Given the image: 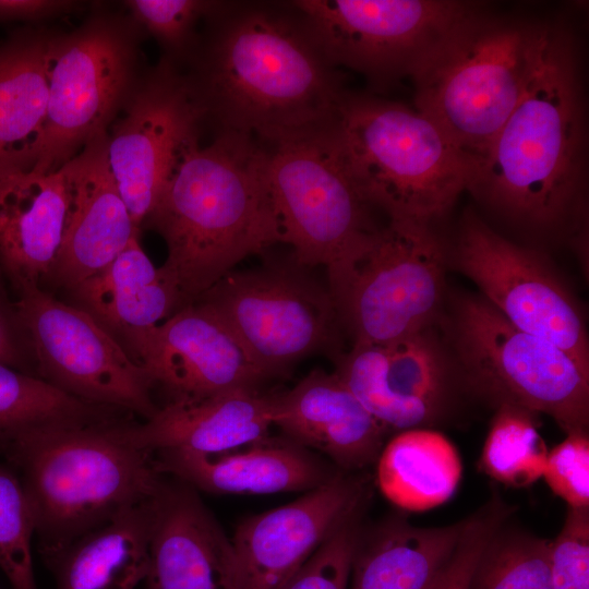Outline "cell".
I'll return each mask as SVG.
<instances>
[{"label":"cell","mask_w":589,"mask_h":589,"mask_svg":"<svg viewBox=\"0 0 589 589\" xmlns=\"http://www.w3.org/2000/svg\"><path fill=\"white\" fill-rule=\"evenodd\" d=\"M273 395L240 388L194 401L168 402L142 423L123 421L122 436L148 453L215 455L269 437Z\"/></svg>","instance_id":"obj_23"},{"label":"cell","mask_w":589,"mask_h":589,"mask_svg":"<svg viewBox=\"0 0 589 589\" xmlns=\"http://www.w3.org/2000/svg\"><path fill=\"white\" fill-rule=\"evenodd\" d=\"M304 268L291 256L231 271L195 300L225 323L266 378L334 341L333 298Z\"/></svg>","instance_id":"obj_11"},{"label":"cell","mask_w":589,"mask_h":589,"mask_svg":"<svg viewBox=\"0 0 589 589\" xmlns=\"http://www.w3.org/2000/svg\"><path fill=\"white\" fill-rule=\"evenodd\" d=\"M550 570L553 589H589V508H567L551 541Z\"/></svg>","instance_id":"obj_37"},{"label":"cell","mask_w":589,"mask_h":589,"mask_svg":"<svg viewBox=\"0 0 589 589\" xmlns=\"http://www.w3.org/2000/svg\"><path fill=\"white\" fill-rule=\"evenodd\" d=\"M468 520L422 528L390 519L366 537L360 533L350 589H426L455 552Z\"/></svg>","instance_id":"obj_27"},{"label":"cell","mask_w":589,"mask_h":589,"mask_svg":"<svg viewBox=\"0 0 589 589\" xmlns=\"http://www.w3.org/2000/svg\"><path fill=\"white\" fill-rule=\"evenodd\" d=\"M145 31L127 12L93 4L70 32L57 31L52 47L47 121L33 170L53 172L119 118L146 71Z\"/></svg>","instance_id":"obj_9"},{"label":"cell","mask_w":589,"mask_h":589,"mask_svg":"<svg viewBox=\"0 0 589 589\" xmlns=\"http://www.w3.org/2000/svg\"><path fill=\"white\" fill-rule=\"evenodd\" d=\"M65 167L0 176V269L14 292L43 288L58 256L70 206Z\"/></svg>","instance_id":"obj_22"},{"label":"cell","mask_w":589,"mask_h":589,"mask_svg":"<svg viewBox=\"0 0 589 589\" xmlns=\"http://www.w3.org/2000/svg\"><path fill=\"white\" fill-rule=\"evenodd\" d=\"M142 229L165 240L161 267L175 280L182 308L245 257L283 242L259 140L218 132L205 146H189Z\"/></svg>","instance_id":"obj_3"},{"label":"cell","mask_w":589,"mask_h":589,"mask_svg":"<svg viewBox=\"0 0 589 589\" xmlns=\"http://www.w3.org/2000/svg\"><path fill=\"white\" fill-rule=\"evenodd\" d=\"M153 497L48 558L56 589H137L147 573Z\"/></svg>","instance_id":"obj_28"},{"label":"cell","mask_w":589,"mask_h":589,"mask_svg":"<svg viewBox=\"0 0 589 589\" xmlns=\"http://www.w3.org/2000/svg\"><path fill=\"white\" fill-rule=\"evenodd\" d=\"M56 34L34 25L0 41V176L32 170L39 159Z\"/></svg>","instance_id":"obj_26"},{"label":"cell","mask_w":589,"mask_h":589,"mask_svg":"<svg viewBox=\"0 0 589 589\" xmlns=\"http://www.w3.org/2000/svg\"><path fill=\"white\" fill-rule=\"evenodd\" d=\"M231 539L195 490L163 480L153 497L145 589H235Z\"/></svg>","instance_id":"obj_20"},{"label":"cell","mask_w":589,"mask_h":589,"mask_svg":"<svg viewBox=\"0 0 589 589\" xmlns=\"http://www.w3.org/2000/svg\"><path fill=\"white\" fill-rule=\"evenodd\" d=\"M15 297L38 377L83 401L144 420L157 412L145 369L94 317L37 286Z\"/></svg>","instance_id":"obj_13"},{"label":"cell","mask_w":589,"mask_h":589,"mask_svg":"<svg viewBox=\"0 0 589 589\" xmlns=\"http://www.w3.org/2000/svg\"><path fill=\"white\" fill-rule=\"evenodd\" d=\"M182 72L204 124L260 142L332 121L347 92L291 1H215Z\"/></svg>","instance_id":"obj_1"},{"label":"cell","mask_w":589,"mask_h":589,"mask_svg":"<svg viewBox=\"0 0 589 589\" xmlns=\"http://www.w3.org/2000/svg\"><path fill=\"white\" fill-rule=\"evenodd\" d=\"M447 264L469 278L509 323L565 350L589 371V341L579 304L540 251L517 244L472 211L465 213Z\"/></svg>","instance_id":"obj_14"},{"label":"cell","mask_w":589,"mask_h":589,"mask_svg":"<svg viewBox=\"0 0 589 589\" xmlns=\"http://www.w3.org/2000/svg\"><path fill=\"white\" fill-rule=\"evenodd\" d=\"M273 398V425L286 438L322 452L347 471L376 461L388 432L335 372L314 369Z\"/></svg>","instance_id":"obj_21"},{"label":"cell","mask_w":589,"mask_h":589,"mask_svg":"<svg viewBox=\"0 0 589 589\" xmlns=\"http://www.w3.org/2000/svg\"><path fill=\"white\" fill-rule=\"evenodd\" d=\"M541 26L491 15L479 8L410 77L416 109L478 169L521 95Z\"/></svg>","instance_id":"obj_6"},{"label":"cell","mask_w":589,"mask_h":589,"mask_svg":"<svg viewBox=\"0 0 589 589\" xmlns=\"http://www.w3.org/2000/svg\"><path fill=\"white\" fill-rule=\"evenodd\" d=\"M123 3L147 36L157 41L161 58L182 70L215 0H128Z\"/></svg>","instance_id":"obj_33"},{"label":"cell","mask_w":589,"mask_h":589,"mask_svg":"<svg viewBox=\"0 0 589 589\" xmlns=\"http://www.w3.org/2000/svg\"><path fill=\"white\" fill-rule=\"evenodd\" d=\"M82 8L72 0H0V22H41L70 14Z\"/></svg>","instance_id":"obj_40"},{"label":"cell","mask_w":589,"mask_h":589,"mask_svg":"<svg viewBox=\"0 0 589 589\" xmlns=\"http://www.w3.org/2000/svg\"><path fill=\"white\" fill-rule=\"evenodd\" d=\"M510 509L498 495L471 515L460 541L426 589H469L476 564L494 532L505 522Z\"/></svg>","instance_id":"obj_36"},{"label":"cell","mask_w":589,"mask_h":589,"mask_svg":"<svg viewBox=\"0 0 589 589\" xmlns=\"http://www.w3.org/2000/svg\"><path fill=\"white\" fill-rule=\"evenodd\" d=\"M458 378L495 407L550 416L588 432L589 371L565 350L519 329L480 294L459 293L438 321Z\"/></svg>","instance_id":"obj_7"},{"label":"cell","mask_w":589,"mask_h":589,"mask_svg":"<svg viewBox=\"0 0 589 589\" xmlns=\"http://www.w3.org/2000/svg\"><path fill=\"white\" fill-rule=\"evenodd\" d=\"M108 133L91 140L65 167L70 206L62 243L43 287L67 292L101 271L140 235L107 158Z\"/></svg>","instance_id":"obj_19"},{"label":"cell","mask_w":589,"mask_h":589,"mask_svg":"<svg viewBox=\"0 0 589 589\" xmlns=\"http://www.w3.org/2000/svg\"><path fill=\"white\" fill-rule=\"evenodd\" d=\"M447 247L431 223L389 220L328 277L352 346L385 345L435 326L444 311Z\"/></svg>","instance_id":"obj_10"},{"label":"cell","mask_w":589,"mask_h":589,"mask_svg":"<svg viewBox=\"0 0 589 589\" xmlns=\"http://www.w3.org/2000/svg\"><path fill=\"white\" fill-rule=\"evenodd\" d=\"M108 131L107 158L141 231L184 151L200 141L203 113L181 69L160 57Z\"/></svg>","instance_id":"obj_15"},{"label":"cell","mask_w":589,"mask_h":589,"mask_svg":"<svg viewBox=\"0 0 589 589\" xmlns=\"http://www.w3.org/2000/svg\"><path fill=\"white\" fill-rule=\"evenodd\" d=\"M130 354L140 337L182 308L175 280L156 267L133 237L101 271L68 291Z\"/></svg>","instance_id":"obj_25"},{"label":"cell","mask_w":589,"mask_h":589,"mask_svg":"<svg viewBox=\"0 0 589 589\" xmlns=\"http://www.w3.org/2000/svg\"><path fill=\"white\" fill-rule=\"evenodd\" d=\"M123 421L45 426L4 449L47 558L159 489L164 479L153 454L122 436Z\"/></svg>","instance_id":"obj_4"},{"label":"cell","mask_w":589,"mask_h":589,"mask_svg":"<svg viewBox=\"0 0 589 589\" xmlns=\"http://www.w3.org/2000/svg\"><path fill=\"white\" fill-rule=\"evenodd\" d=\"M376 478L394 505L422 512L446 503L461 480L462 464L455 445L430 428L398 432L382 448Z\"/></svg>","instance_id":"obj_29"},{"label":"cell","mask_w":589,"mask_h":589,"mask_svg":"<svg viewBox=\"0 0 589 589\" xmlns=\"http://www.w3.org/2000/svg\"><path fill=\"white\" fill-rule=\"evenodd\" d=\"M35 524L22 483L0 465V568L13 589H37L32 557Z\"/></svg>","instance_id":"obj_34"},{"label":"cell","mask_w":589,"mask_h":589,"mask_svg":"<svg viewBox=\"0 0 589 589\" xmlns=\"http://www.w3.org/2000/svg\"><path fill=\"white\" fill-rule=\"evenodd\" d=\"M0 362L37 376L36 363L27 333L20 320L15 301L0 269Z\"/></svg>","instance_id":"obj_39"},{"label":"cell","mask_w":589,"mask_h":589,"mask_svg":"<svg viewBox=\"0 0 589 589\" xmlns=\"http://www.w3.org/2000/svg\"><path fill=\"white\" fill-rule=\"evenodd\" d=\"M336 68L382 89L411 77L442 40L480 7L454 0H292Z\"/></svg>","instance_id":"obj_12"},{"label":"cell","mask_w":589,"mask_h":589,"mask_svg":"<svg viewBox=\"0 0 589 589\" xmlns=\"http://www.w3.org/2000/svg\"><path fill=\"white\" fill-rule=\"evenodd\" d=\"M334 128L353 180L389 220L432 223L478 171L423 113L372 94L347 91Z\"/></svg>","instance_id":"obj_5"},{"label":"cell","mask_w":589,"mask_h":589,"mask_svg":"<svg viewBox=\"0 0 589 589\" xmlns=\"http://www.w3.org/2000/svg\"><path fill=\"white\" fill-rule=\"evenodd\" d=\"M335 373L387 432L445 418L459 381L436 325L385 345L352 346Z\"/></svg>","instance_id":"obj_16"},{"label":"cell","mask_w":589,"mask_h":589,"mask_svg":"<svg viewBox=\"0 0 589 589\" xmlns=\"http://www.w3.org/2000/svg\"><path fill=\"white\" fill-rule=\"evenodd\" d=\"M361 480L337 473L299 498L243 520L231 538L235 589H280L349 518Z\"/></svg>","instance_id":"obj_17"},{"label":"cell","mask_w":589,"mask_h":589,"mask_svg":"<svg viewBox=\"0 0 589 589\" xmlns=\"http://www.w3.org/2000/svg\"><path fill=\"white\" fill-rule=\"evenodd\" d=\"M550 549L551 540L503 524L484 546L469 589H553Z\"/></svg>","instance_id":"obj_32"},{"label":"cell","mask_w":589,"mask_h":589,"mask_svg":"<svg viewBox=\"0 0 589 589\" xmlns=\"http://www.w3.org/2000/svg\"><path fill=\"white\" fill-rule=\"evenodd\" d=\"M542 477L568 507L589 508L588 432L566 434L549 452Z\"/></svg>","instance_id":"obj_38"},{"label":"cell","mask_w":589,"mask_h":589,"mask_svg":"<svg viewBox=\"0 0 589 589\" xmlns=\"http://www.w3.org/2000/svg\"><path fill=\"white\" fill-rule=\"evenodd\" d=\"M335 119V118H334ZM334 119L260 142L265 178L283 242L300 265H323L327 276L348 264L380 229L339 146Z\"/></svg>","instance_id":"obj_8"},{"label":"cell","mask_w":589,"mask_h":589,"mask_svg":"<svg viewBox=\"0 0 589 589\" xmlns=\"http://www.w3.org/2000/svg\"><path fill=\"white\" fill-rule=\"evenodd\" d=\"M576 39L542 23L521 95L468 191L507 223L558 232L584 212L586 112Z\"/></svg>","instance_id":"obj_2"},{"label":"cell","mask_w":589,"mask_h":589,"mask_svg":"<svg viewBox=\"0 0 589 589\" xmlns=\"http://www.w3.org/2000/svg\"><path fill=\"white\" fill-rule=\"evenodd\" d=\"M360 533L357 514L345 521L280 589H348Z\"/></svg>","instance_id":"obj_35"},{"label":"cell","mask_w":589,"mask_h":589,"mask_svg":"<svg viewBox=\"0 0 589 589\" xmlns=\"http://www.w3.org/2000/svg\"><path fill=\"white\" fill-rule=\"evenodd\" d=\"M130 356L168 402L194 401L266 380L225 323L192 302L137 339Z\"/></svg>","instance_id":"obj_18"},{"label":"cell","mask_w":589,"mask_h":589,"mask_svg":"<svg viewBox=\"0 0 589 589\" xmlns=\"http://www.w3.org/2000/svg\"><path fill=\"white\" fill-rule=\"evenodd\" d=\"M125 412L73 397L38 376L0 362V452L26 432L52 425L95 423Z\"/></svg>","instance_id":"obj_30"},{"label":"cell","mask_w":589,"mask_h":589,"mask_svg":"<svg viewBox=\"0 0 589 589\" xmlns=\"http://www.w3.org/2000/svg\"><path fill=\"white\" fill-rule=\"evenodd\" d=\"M536 416L512 405L496 407L479 460L482 472L515 489L529 486L542 477L549 450Z\"/></svg>","instance_id":"obj_31"},{"label":"cell","mask_w":589,"mask_h":589,"mask_svg":"<svg viewBox=\"0 0 589 589\" xmlns=\"http://www.w3.org/2000/svg\"><path fill=\"white\" fill-rule=\"evenodd\" d=\"M160 474H167L194 490L218 494H272L308 492L338 472L309 449L283 437L236 450L205 455L183 450L154 453Z\"/></svg>","instance_id":"obj_24"}]
</instances>
